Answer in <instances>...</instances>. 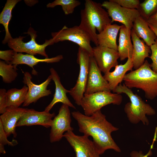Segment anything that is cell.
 <instances>
[{"instance_id":"7","label":"cell","mask_w":157,"mask_h":157,"mask_svg":"<svg viewBox=\"0 0 157 157\" xmlns=\"http://www.w3.org/2000/svg\"><path fill=\"white\" fill-rule=\"evenodd\" d=\"M54 43L69 41L77 44L86 51L91 56H93V48L89 36L79 26L68 28L65 26L59 31L51 34Z\"/></svg>"},{"instance_id":"37","label":"cell","mask_w":157,"mask_h":157,"mask_svg":"<svg viewBox=\"0 0 157 157\" xmlns=\"http://www.w3.org/2000/svg\"><path fill=\"white\" fill-rule=\"evenodd\" d=\"M148 24L150 28L154 32L155 34L156 35L157 37V28L154 27L153 26L150 25H149V24Z\"/></svg>"},{"instance_id":"30","label":"cell","mask_w":157,"mask_h":157,"mask_svg":"<svg viewBox=\"0 0 157 157\" xmlns=\"http://www.w3.org/2000/svg\"><path fill=\"white\" fill-rule=\"evenodd\" d=\"M121 6L128 9H138L140 4L139 0H112Z\"/></svg>"},{"instance_id":"25","label":"cell","mask_w":157,"mask_h":157,"mask_svg":"<svg viewBox=\"0 0 157 157\" xmlns=\"http://www.w3.org/2000/svg\"><path fill=\"white\" fill-rule=\"evenodd\" d=\"M28 88L25 85L20 89L12 88L6 92L7 107L18 108L25 102Z\"/></svg>"},{"instance_id":"19","label":"cell","mask_w":157,"mask_h":157,"mask_svg":"<svg viewBox=\"0 0 157 157\" xmlns=\"http://www.w3.org/2000/svg\"><path fill=\"white\" fill-rule=\"evenodd\" d=\"M115 67L114 71L109 72L103 76L108 82L110 91H113L121 83L127 72L132 71L133 65L131 58H128L124 64L117 65Z\"/></svg>"},{"instance_id":"33","label":"cell","mask_w":157,"mask_h":157,"mask_svg":"<svg viewBox=\"0 0 157 157\" xmlns=\"http://www.w3.org/2000/svg\"><path fill=\"white\" fill-rule=\"evenodd\" d=\"M16 52L13 50L0 51V58L9 63L14 59Z\"/></svg>"},{"instance_id":"20","label":"cell","mask_w":157,"mask_h":157,"mask_svg":"<svg viewBox=\"0 0 157 157\" xmlns=\"http://www.w3.org/2000/svg\"><path fill=\"white\" fill-rule=\"evenodd\" d=\"M116 24L107 26L101 32L97 34L98 46L106 47L117 51V38L121 27Z\"/></svg>"},{"instance_id":"28","label":"cell","mask_w":157,"mask_h":157,"mask_svg":"<svg viewBox=\"0 0 157 157\" xmlns=\"http://www.w3.org/2000/svg\"><path fill=\"white\" fill-rule=\"evenodd\" d=\"M81 4V2L77 0H56L49 3L47 7L53 8L56 6H60L65 14L68 15L72 13L75 8Z\"/></svg>"},{"instance_id":"21","label":"cell","mask_w":157,"mask_h":157,"mask_svg":"<svg viewBox=\"0 0 157 157\" xmlns=\"http://www.w3.org/2000/svg\"><path fill=\"white\" fill-rule=\"evenodd\" d=\"M132 29L148 46L150 47L155 43L157 36L149 27L147 21L141 16L135 19Z\"/></svg>"},{"instance_id":"18","label":"cell","mask_w":157,"mask_h":157,"mask_svg":"<svg viewBox=\"0 0 157 157\" xmlns=\"http://www.w3.org/2000/svg\"><path fill=\"white\" fill-rule=\"evenodd\" d=\"M49 70L52 80L55 84V90L53 99L45 108L44 110L49 112L53 106L58 102H61L63 104L75 109V107L71 102L67 96V94L69 93V90H66L63 86L57 72L53 68H50Z\"/></svg>"},{"instance_id":"9","label":"cell","mask_w":157,"mask_h":157,"mask_svg":"<svg viewBox=\"0 0 157 157\" xmlns=\"http://www.w3.org/2000/svg\"><path fill=\"white\" fill-rule=\"evenodd\" d=\"M101 4L107 10L112 23L114 22H118L131 30L135 19L140 16L137 9L123 7L112 0L104 1Z\"/></svg>"},{"instance_id":"23","label":"cell","mask_w":157,"mask_h":157,"mask_svg":"<svg viewBox=\"0 0 157 157\" xmlns=\"http://www.w3.org/2000/svg\"><path fill=\"white\" fill-rule=\"evenodd\" d=\"M63 58L62 55H60L51 58L40 59L36 58L34 55L28 54H23L22 53L16 52L13 60L9 63L17 65L19 64L26 65L33 68V74H36V71L34 70L33 66L39 63H53L58 62Z\"/></svg>"},{"instance_id":"22","label":"cell","mask_w":157,"mask_h":157,"mask_svg":"<svg viewBox=\"0 0 157 157\" xmlns=\"http://www.w3.org/2000/svg\"><path fill=\"white\" fill-rule=\"evenodd\" d=\"M131 31L123 25L120 29L117 51L121 61L132 58L133 44L131 42Z\"/></svg>"},{"instance_id":"17","label":"cell","mask_w":157,"mask_h":157,"mask_svg":"<svg viewBox=\"0 0 157 157\" xmlns=\"http://www.w3.org/2000/svg\"><path fill=\"white\" fill-rule=\"evenodd\" d=\"M131 38L133 44L131 59L133 68L135 70L143 65L145 58L149 57V55L151 51L150 47L146 44L143 40L138 37L132 29Z\"/></svg>"},{"instance_id":"32","label":"cell","mask_w":157,"mask_h":157,"mask_svg":"<svg viewBox=\"0 0 157 157\" xmlns=\"http://www.w3.org/2000/svg\"><path fill=\"white\" fill-rule=\"evenodd\" d=\"M6 92L4 88L0 89V113L1 114L6 112L7 108Z\"/></svg>"},{"instance_id":"16","label":"cell","mask_w":157,"mask_h":157,"mask_svg":"<svg viewBox=\"0 0 157 157\" xmlns=\"http://www.w3.org/2000/svg\"><path fill=\"white\" fill-rule=\"evenodd\" d=\"M26 108L7 107L6 112L0 116V121L7 137L11 134L16 138V124Z\"/></svg>"},{"instance_id":"34","label":"cell","mask_w":157,"mask_h":157,"mask_svg":"<svg viewBox=\"0 0 157 157\" xmlns=\"http://www.w3.org/2000/svg\"><path fill=\"white\" fill-rule=\"evenodd\" d=\"M152 146H151L149 151L146 154H144L142 151H133L130 154V156L131 157H148L152 154L151 150L153 148Z\"/></svg>"},{"instance_id":"24","label":"cell","mask_w":157,"mask_h":157,"mask_svg":"<svg viewBox=\"0 0 157 157\" xmlns=\"http://www.w3.org/2000/svg\"><path fill=\"white\" fill-rule=\"evenodd\" d=\"M20 0H7L0 14V23L4 27L5 36L2 43L5 44L13 38L9 31L8 25L12 17V11Z\"/></svg>"},{"instance_id":"5","label":"cell","mask_w":157,"mask_h":157,"mask_svg":"<svg viewBox=\"0 0 157 157\" xmlns=\"http://www.w3.org/2000/svg\"><path fill=\"white\" fill-rule=\"evenodd\" d=\"M24 33L30 36V41L24 42L23 40L25 38L24 36H19L18 38H12L7 42L9 47L17 53L25 52L33 55L38 54L44 56L45 58H49L45 49L47 46L54 43L53 39L46 40L43 44H40L36 41L35 39L37 36V31L33 28L30 27L27 32Z\"/></svg>"},{"instance_id":"35","label":"cell","mask_w":157,"mask_h":157,"mask_svg":"<svg viewBox=\"0 0 157 157\" xmlns=\"http://www.w3.org/2000/svg\"><path fill=\"white\" fill-rule=\"evenodd\" d=\"M147 21L148 24L157 28V13L150 17Z\"/></svg>"},{"instance_id":"36","label":"cell","mask_w":157,"mask_h":157,"mask_svg":"<svg viewBox=\"0 0 157 157\" xmlns=\"http://www.w3.org/2000/svg\"><path fill=\"white\" fill-rule=\"evenodd\" d=\"M24 1L25 3L28 6H31L38 3V0H25Z\"/></svg>"},{"instance_id":"2","label":"cell","mask_w":157,"mask_h":157,"mask_svg":"<svg viewBox=\"0 0 157 157\" xmlns=\"http://www.w3.org/2000/svg\"><path fill=\"white\" fill-rule=\"evenodd\" d=\"M123 81L129 88L142 90L145 97L149 99L157 97V73L152 70L147 60L139 68L126 74Z\"/></svg>"},{"instance_id":"15","label":"cell","mask_w":157,"mask_h":157,"mask_svg":"<svg viewBox=\"0 0 157 157\" xmlns=\"http://www.w3.org/2000/svg\"><path fill=\"white\" fill-rule=\"evenodd\" d=\"M54 113H50L45 110L38 111L33 109L26 108L17 122L16 127L40 125L46 128L51 127Z\"/></svg>"},{"instance_id":"11","label":"cell","mask_w":157,"mask_h":157,"mask_svg":"<svg viewBox=\"0 0 157 157\" xmlns=\"http://www.w3.org/2000/svg\"><path fill=\"white\" fill-rule=\"evenodd\" d=\"M69 107L63 104L58 114L52 119L49 134L51 142L60 141L63 137V133L65 132L73 131V129L71 125L72 120Z\"/></svg>"},{"instance_id":"4","label":"cell","mask_w":157,"mask_h":157,"mask_svg":"<svg viewBox=\"0 0 157 157\" xmlns=\"http://www.w3.org/2000/svg\"><path fill=\"white\" fill-rule=\"evenodd\" d=\"M123 97L120 94L110 92L101 91L90 94H84L81 101V106L85 115L90 116L103 107L108 104L119 105Z\"/></svg>"},{"instance_id":"1","label":"cell","mask_w":157,"mask_h":157,"mask_svg":"<svg viewBox=\"0 0 157 157\" xmlns=\"http://www.w3.org/2000/svg\"><path fill=\"white\" fill-rule=\"evenodd\" d=\"M77 121L79 131L88 137L91 136L100 155L108 149L120 152L121 150L115 142L111 133L119 129L106 119V116L99 110L90 116L83 114L78 111L72 113Z\"/></svg>"},{"instance_id":"29","label":"cell","mask_w":157,"mask_h":157,"mask_svg":"<svg viewBox=\"0 0 157 157\" xmlns=\"http://www.w3.org/2000/svg\"><path fill=\"white\" fill-rule=\"evenodd\" d=\"M7 136L4 130L2 124L0 121V152L5 154L6 153L4 146L8 145L14 146L18 144L17 140L13 139L11 141H9L7 139Z\"/></svg>"},{"instance_id":"26","label":"cell","mask_w":157,"mask_h":157,"mask_svg":"<svg viewBox=\"0 0 157 157\" xmlns=\"http://www.w3.org/2000/svg\"><path fill=\"white\" fill-rule=\"evenodd\" d=\"M17 66L5 61H0V75L4 83H10L15 80L18 74Z\"/></svg>"},{"instance_id":"8","label":"cell","mask_w":157,"mask_h":157,"mask_svg":"<svg viewBox=\"0 0 157 157\" xmlns=\"http://www.w3.org/2000/svg\"><path fill=\"white\" fill-rule=\"evenodd\" d=\"M103 8L100 3L86 0L84 8L81 11V16H83L99 33L112 23L107 11Z\"/></svg>"},{"instance_id":"31","label":"cell","mask_w":157,"mask_h":157,"mask_svg":"<svg viewBox=\"0 0 157 157\" xmlns=\"http://www.w3.org/2000/svg\"><path fill=\"white\" fill-rule=\"evenodd\" d=\"M150 47L151 55L149 58L152 61L150 66L152 70L157 73V39L155 43L150 46Z\"/></svg>"},{"instance_id":"3","label":"cell","mask_w":157,"mask_h":157,"mask_svg":"<svg viewBox=\"0 0 157 157\" xmlns=\"http://www.w3.org/2000/svg\"><path fill=\"white\" fill-rule=\"evenodd\" d=\"M113 92L114 93L126 94L129 98L130 102L125 105L124 111L128 120L133 124L142 122L145 125L149 124L146 115H152L156 114L155 110L149 104L145 103L142 98L124 83L119 84Z\"/></svg>"},{"instance_id":"12","label":"cell","mask_w":157,"mask_h":157,"mask_svg":"<svg viewBox=\"0 0 157 157\" xmlns=\"http://www.w3.org/2000/svg\"><path fill=\"white\" fill-rule=\"evenodd\" d=\"M32 76L28 72L24 73L23 82L28 88L26 98L23 104V106H27L33 103H35L40 98L48 96L51 94L50 89L47 87L52 78L50 75L42 83L37 85L32 82Z\"/></svg>"},{"instance_id":"13","label":"cell","mask_w":157,"mask_h":157,"mask_svg":"<svg viewBox=\"0 0 157 157\" xmlns=\"http://www.w3.org/2000/svg\"><path fill=\"white\" fill-rule=\"evenodd\" d=\"M93 57L101 72L104 74L118 65L117 60L119 58L117 51L100 46L93 48Z\"/></svg>"},{"instance_id":"14","label":"cell","mask_w":157,"mask_h":157,"mask_svg":"<svg viewBox=\"0 0 157 157\" xmlns=\"http://www.w3.org/2000/svg\"><path fill=\"white\" fill-rule=\"evenodd\" d=\"M108 82L102 75L93 56H90V67L85 94H89L101 91L110 92Z\"/></svg>"},{"instance_id":"27","label":"cell","mask_w":157,"mask_h":157,"mask_svg":"<svg viewBox=\"0 0 157 157\" xmlns=\"http://www.w3.org/2000/svg\"><path fill=\"white\" fill-rule=\"evenodd\" d=\"M146 20L157 13V0H145L140 3L137 9Z\"/></svg>"},{"instance_id":"6","label":"cell","mask_w":157,"mask_h":157,"mask_svg":"<svg viewBox=\"0 0 157 157\" xmlns=\"http://www.w3.org/2000/svg\"><path fill=\"white\" fill-rule=\"evenodd\" d=\"M77 56V62L80 67L79 74L76 84L69 90L68 93L75 103L81 106L87 84L91 56L86 51L80 47L78 48Z\"/></svg>"},{"instance_id":"10","label":"cell","mask_w":157,"mask_h":157,"mask_svg":"<svg viewBox=\"0 0 157 157\" xmlns=\"http://www.w3.org/2000/svg\"><path fill=\"white\" fill-rule=\"evenodd\" d=\"M63 137L73 149L76 157H100L94 142L88 137L76 135L71 130L66 132Z\"/></svg>"}]
</instances>
